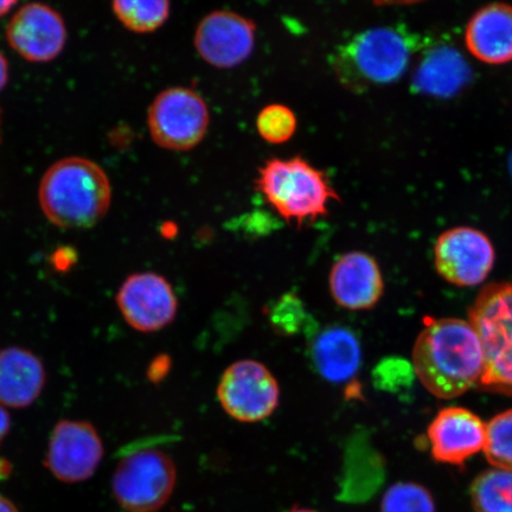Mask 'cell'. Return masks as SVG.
Instances as JSON below:
<instances>
[{
    "instance_id": "4fadbf2b",
    "label": "cell",
    "mask_w": 512,
    "mask_h": 512,
    "mask_svg": "<svg viewBox=\"0 0 512 512\" xmlns=\"http://www.w3.org/2000/svg\"><path fill=\"white\" fill-rule=\"evenodd\" d=\"M6 36L10 46L25 60L49 62L61 54L67 31L62 17L54 9L31 3L12 17Z\"/></svg>"
},
{
    "instance_id": "277c9868",
    "label": "cell",
    "mask_w": 512,
    "mask_h": 512,
    "mask_svg": "<svg viewBox=\"0 0 512 512\" xmlns=\"http://www.w3.org/2000/svg\"><path fill=\"white\" fill-rule=\"evenodd\" d=\"M256 189L281 219L298 228L328 215L329 204L339 201L325 172L299 157L267 160Z\"/></svg>"
},
{
    "instance_id": "cb8c5ba5",
    "label": "cell",
    "mask_w": 512,
    "mask_h": 512,
    "mask_svg": "<svg viewBox=\"0 0 512 512\" xmlns=\"http://www.w3.org/2000/svg\"><path fill=\"white\" fill-rule=\"evenodd\" d=\"M256 128L265 142L284 144L296 133V114L284 105L267 106L259 113Z\"/></svg>"
},
{
    "instance_id": "83f0119b",
    "label": "cell",
    "mask_w": 512,
    "mask_h": 512,
    "mask_svg": "<svg viewBox=\"0 0 512 512\" xmlns=\"http://www.w3.org/2000/svg\"><path fill=\"white\" fill-rule=\"evenodd\" d=\"M379 6H402V5H413L424 2V0H371Z\"/></svg>"
},
{
    "instance_id": "4316f807",
    "label": "cell",
    "mask_w": 512,
    "mask_h": 512,
    "mask_svg": "<svg viewBox=\"0 0 512 512\" xmlns=\"http://www.w3.org/2000/svg\"><path fill=\"white\" fill-rule=\"evenodd\" d=\"M11 420L8 412L5 411L3 405H0V441L5 438V435L10 431Z\"/></svg>"
},
{
    "instance_id": "7a4b0ae2",
    "label": "cell",
    "mask_w": 512,
    "mask_h": 512,
    "mask_svg": "<svg viewBox=\"0 0 512 512\" xmlns=\"http://www.w3.org/2000/svg\"><path fill=\"white\" fill-rule=\"evenodd\" d=\"M422 42L420 35L401 24L358 32L332 54V72L354 93L392 85L408 72Z\"/></svg>"
},
{
    "instance_id": "3957f363",
    "label": "cell",
    "mask_w": 512,
    "mask_h": 512,
    "mask_svg": "<svg viewBox=\"0 0 512 512\" xmlns=\"http://www.w3.org/2000/svg\"><path fill=\"white\" fill-rule=\"evenodd\" d=\"M38 196L44 215L55 226L85 229L104 219L111 207L112 188L98 164L70 157L50 166Z\"/></svg>"
},
{
    "instance_id": "2e32d148",
    "label": "cell",
    "mask_w": 512,
    "mask_h": 512,
    "mask_svg": "<svg viewBox=\"0 0 512 512\" xmlns=\"http://www.w3.org/2000/svg\"><path fill=\"white\" fill-rule=\"evenodd\" d=\"M465 44L472 56L490 66L512 61V6L492 3L479 9L466 25Z\"/></svg>"
},
{
    "instance_id": "603a6c76",
    "label": "cell",
    "mask_w": 512,
    "mask_h": 512,
    "mask_svg": "<svg viewBox=\"0 0 512 512\" xmlns=\"http://www.w3.org/2000/svg\"><path fill=\"white\" fill-rule=\"evenodd\" d=\"M381 512H435L430 491L419 484L398 483L390 486L382 498Z\"/></svg>"
},
{
    "instance_id": "1f68e13d",
    "label": "cell",
    "mask_w": 512,
    "mask_h": 512,
    "mask_svg": "<svg viewBox=\"0 0 512 512\" xmlns=\"http://www.w3.org/2000/svg\"><path fill=\"white\" fill-rule=\"evenodd\" d=\"M291 512H317V511L307 510V509H296V510H292Z\"/></svg>"
},
{
    "instance_id": "f1b7e54d",
    "label": "cell",
    "mask_w": 512,
    "mask_h": 512,
    "mask_svg": "<svg viewBox=\"0 0 512 512\" xmlns=\"http://www.w3.org/2000/svg\"><path fill=\"white\" fill-rule=\"evenodd\" d=\"M9 78L8 62H6L5 56L0 53V91L5 87L6 82Z\"/></svg>"
},
{
    "instance_id": "30bf717a",
    "label": "cell",
    "mask_w": 512,
    "mask_h": 512,
    "mask_svg": "<svg viewBox=\"0 0 512 512\" xmlns=\"http://www.w3.org/2000/svg\"><path fill=\"white\" fill-rule=\"evenodd\" d=\"M104 458V445L95 428L85 421H60L51 433L46 465L63 483L91 478Z\"/></svg>"
},
{
    "instance_id": "d4e9b609",
    "label": "cell",
    "mask_w": 512,
    "mask_h": 512,
    "mask_svg": "<svg viewBox=\"0 0 512 512\" xmlns=\"http://www.w3.org/2000/svg\"><path fill=\"white\" fill-rule=\"evenodd\" d=\"M300 317H304V306L293 296H285L272 311V322L275 328L283 329L286 334L297 332Z\"/></svg>"
},
{
    "instance_id": "484cf974",
    "label": "cell",
    "mask_w": 512,
    "mask_h": 512,
    "mask_svg": "<svg viewBox=\"0 0 512 512\" xmlns=\"http://www.w3.org/2000/svg\"><path fill=\"white\" fill-rule=\"evenodd\" d=\"M171 369V360L168 356H160L152 363L150 369L151 381L163 380L169 374Z\"/></svg>"
},
{
    "instance_id": "7c38bea8",
    "label": "cell",
    "mask_w": 512,
    "mask_h": 512,
    "mask_svg": "<svg viewBox=\"0 0 512 512\" xmlns=\"http://www.w3.org/2000/svg\"><path fill=\"white\" fill-rule=\"evenodd\" d=\"M255 25L232 11H215L204 17L195 34L198 54L210 66L234 68L252 55Z\"/></svg>"
},
{
    "instance_id": "e0dca14e",
    "label": "cell",
    "mask_w": 512,
    "mask_h": 512,
    "mask_svg": "<svg viewBox=\"0 0 512 512\" xmlns=\"http://www.w3.org/2000/svg\"><path fill=\"white\" fill-rule=\"evenodd\" d=\"M46 371L40 358L22 348L0 351V405L25 408L41 395Z\"/></svg>"
},
{
    "instance_id": "ba28073f",
    "label": "cell",
    "mask_w": 512,
    "mask_h": 512,
    "mask_svg": "<svg viewBox=\"0 0 512 512\" xmlns=\"http://www.w3.org/2000/svg\"><path fill=\"white\" fill-rule=\"evenodd\" d=\"M217 398L233 419L254 424L267 419L278 408L280 387L265 364L242 360L224 370Z\"/></svg>"
},
{
    "instance_id": "f546056e",
    "label": "cell",
    "mask_w": 512,
    "mask_h": 512,
    "mask_svg": "<svg viewBox=\"0 0 512 512\" xmlns=\"http://www.w3.org/2000/svg\"><path fill=\"white\" fill-rule=\"evenodd\" d=\"M0 512H19L15 504L9 501L8 498L0 495Z\"/></svg>"
},
{
    "instance_id": "7402d4cb",
    "label": "cell",
    "mask_w": 512,
    "mask_h": 512,
    "mask_svg": "<svg viewBox=\"0 0 512 512\" xmlns=\"http://www.w3.org/2000/svg\"><path fill=\"white\" fill-rule=\"evenodd\" d=\"M483 450L496 469L512 472V409L494 416L486 424Z\"/></svg>"
},
{
    "instance_id": "ffe728a7",
    "label": "cell",
    "mask_w": 512,
    "mask_h": 512,
    "mask_svg": "<svg viewBox=\"0 0 512 512\" xmlns=\"http://www.w3.org/2000/svg\"><path fill=\"white\" fill-rule=\"evenodd\" d=\"M476 512H512V472L492 469L480 473L471 485Z\"/></svg>"
},
{
    "instance_id": "d6986e66",
    "label": "cell",
    "mask_w": 512,
    "mask_h": 512,
    "mask_svg": "<svg viewBox=\"0 0 512 512\" xmlns=\"http://www.w3.org/2000/svg\"><path fill=\"white\" fill-rule=\"evenodd\" d=\"M312 361L324 380L348 382L356 376L362 363L360 341L343 326H331L320 332L312 344Z\"/></svg>"
},
{
    "instance_id": "52a82bcc",
    "label": "cell",
    "mask_w": 512,
    "mask_h": 512,
    "mask_svg": "<svg viewBox=\"0 0 512 512\" xmlns=\"http://www.w3.org/2000/svg\"><path fill=\"white\" fill-rule=\"evenodd\" d=\"M209 126V110L192 89H166L152 102L149 128L155 142L172 151H188L200 144Z\"/></svg>"
},
{
    "instance_id": "6da1fadb",
    "label": "cell",
    "mask_w": 512,
    "mask_h": 512,
    "mask_svg": "<svg viewBox=\"0 0 512 512\" xmlns=\"http://www.w3.org/2000/svg\"><path fill=\"white\" fill-rule=\"evenodd\" d=\"M416 376L439 399L478 386L485 367L482 342L469 320L426 318L413 350Z\"/></svg>"
},
{
    "instance_id": "9c48e42d",
    "label": "cell",
    "mask_w": 512,
    "mask_h": 512,
    "mask_svg": "<svg viewBox=\"0 0 512 512\" xmlns=\"http://www.w3.org/2000/svg\"><path fill=\"white\" fill-rule=\"evenodd\" d=\"M495 248L488 236L470 227L441 234L434 247L435 268L448 283L471 287L484 283L495 265Z\"/></svg>"
},
{
    "instance_id": "5bb4252c",
    "label": "cell",
    "mask_w": 512,
    "mask_h": 512,
    "mask_svg": "<svg viewBox=\"0 0 512 512\" xmlns=\"http://www.w3.org/2000/svg\"><path fill=\"white\" fill-rule=\"evenodd\" d=\"M485 428L486 424L469 409H443L428 427L433 458L443 464L463 465L483 450Z\"/></svg>"
},
{
    "instance_id": "8fae6325",
    "label": "cell",
    "mask_w": 512,
    "mask_h": 512,
    "mask_svg": "<svg viewBox=\"0 0 512 512\" xmlns=\"http://www.w3.org/2000/svg\"><path fill=\"white\" fill-rule=\"evenodd\" d=\"M117 304L126 323L139 332H156L174 322L178 300L162 275L152 272L131 275L121 285Z\"/></svg>"
},
{
    "instance_id": "5b68a950",
    "label": "cell",
    "mask_w": 512,
    "mask_h": 512,
    "mask_svg": "<svg viewBox=\"0 0 512 512\" xmlns=\"http://www.w3.org/2000/svg\"><path fill=\"white\" fill-rule=\"evenodd\" d=\"M482 342L485 367L478 387L512 395V281L485 286L469 312Z\"/></svg>"
},
{
    "instance_id": "8992f818",
    "label": "cell",
    "mask_w": 512,
    "mask_h": 512,
    "mask_svg": "<svg viewBox=\"0 0 512 512\" xmlns=\"http://www.w3.org/2000/svg\"><path fill=\"white\" fill-rule=\"evenodd\" d=\"M176 478L168 454L146 448L120 460L112 479L113 495L128 512H156L169 502Z\"/></svg>"
},
{
    "instance_id": "9a60e30c",
    "label": "cell",
    "mask_w": 512,
    "mask_h": 512,
    "mask_svg": "<svg viewBox=\"0 0 512 512\" xmlns=\"http://www.w3.org/2000/svg\"><path fill=\"white\" fill-rule=\"evenodd\" d=\"M332 298L343 309H373L383 296L382 273L373 256L350 252L339 256L329 275Z\"/></svg>"
},
{
    "instance_id": "d6a6232c",
    "label": "cell",
    "mask_w": 512,
    "mask_h": 512,
    "mask_svg": "<svg viewBox=\"0 0 512 512\" xmlns=\"http://www.w3.org/2000/svg\"><path fill=\"white\" fill-rule=\"evenodd\" d=\"M509 170H510V174L512 176V153H511V156H510V159H509Z\"/></svg>"
},
{
    "instance_id": "ac0fdd59",
    "label": "cell",
    "mask_w": 512,
    "mask_h": 512,
    "mask_svg": "<svg viewBox=\"0 0 512 512\" xmlns=\"http://www.w3.org/2000/svg\"><path fill=\"white\" fill-rule=\"evenodd\" d=\"M471 69L457 49L448 46L426 50L416 66L413 88L420 94L450 98L469 83Z\"/></svg>"
},
{
    "instance_id": "44dd1931",
    "label": "cell",
    "mask_w": 512,
    "mask_h": 512,
    "mask_svg": "<svg viewBox=\"0 0 512 512\" xmlns=\"http://www.w3.org/2000/svg\"><path fill=\"white\" fill-rule=\"evenodd\" d=\"M113 10L127 29L146 34L168 19L170 0H113Z\"/></svg>"
},
{
    "instance_id": "4dcf8cb0",
    "label": "cell",
    "mask_w": 512,
    "mask_h": 512,
    "mask_svg": "<svg viewBox=\"0 0 512 512\" xmlns=\"http://www.w3.org/2000/svg\"><path fill=\"white\" fill-rule=\"evenodd\" d=\"M18 0H0V17L4 16L6 12L12 9Z\"/></svg>"
}]
</instances>
